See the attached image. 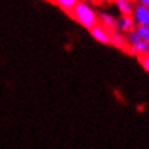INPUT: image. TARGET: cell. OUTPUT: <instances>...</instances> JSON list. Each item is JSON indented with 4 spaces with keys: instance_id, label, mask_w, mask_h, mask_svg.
Wrapping results in <instances>:
<instances>
[{
    "instance_id": "1",
    "label": "cell",
    "mask_w": 149,
    "mask_h": 149,
    "mask_svg": "<svg viewBox=\"0 0 149 149\" xmlns=\"http://www.w3.org/2000/svg\"><path fill=\"white\" fill-rule=\"evenodd\" d=\"M74 20H77L83 28L91 31L93 28H96L99 23V15L96 13L94 7L87 3V1H78L77 6L72 9L71 15H70Z\"/></svg>"
},
{
    "instance_id": "2",
    "label": "cell",
    "mask_w": 149,
    "mask_h": 149,
    "mask_svg": "<svg viewBox=\"0 0 149 149\" xmlns=\"http://www.w3.org/2000/svg\"><path fill=\"white\" fill-rule=\"evenodd\" d=\"M132 17H133L136 26H149V7L141 4L139 1L135 3Z\"/></svg>"
},
{
    "instance_id": "3",
    "label": "cell",
    "mask_w": 149,
    "mask_h": 149,
    "mask_svg": "<svg viewBox=\"0 0 149 149\" xmlns=\"http://www.w3.org/2000/svg\"><path fill=\"white\" fill-rule=\"evenodd\" d=\"M90 33L100 44H104V45L106 44H111V32L109 29H106L104 26H101V25H97L96 28H93L90 31Z\"/></svg>"
},
{
    "instance_id": "4",
    "label": "cell",
    "mask_w": 149,
    "mask_h": 149,
    "mask_svg": "<svg viewBox=\"0 0 149 149\" xmlns=\"http://www.w3.org/2000/svg\"><path fill=\"white\" fill-rule=\"evenodd\" d=\"M99 20H100V25L104 26L106 29H109L110 32L119 31V29H117V19H116L111 13H109V12H100Z\"/></svg>"
},
{
    "instance_id": "5",
    "label": "cell",
    "mask_w": 149,
    "mask_h": 149,
    "mask_svg": "<svg viewBox=\"0 0 149 149\" xmlns=\"http://www.w3.org/2000/svg\"><path fill=\"white\" fill-rule=\"evenodd\" d=\"M136 23H135V20H133V17L132 16H120L119 19H117V29H119V32H122V33H129V32H132V31H135V26Z\"/></svg>"
},
{
    "instance_id": "6",
    "label": "cell",
    "mask_w": 149,
    "mask_h": 149,
    "mask_svg": "<svg viewBox=\"0 0 149 149\" xmlns=\"http://www.w3.org/2000/svg\"><path fill=\"white\" fill-rule=\"evenodd\" d=\"M114 4H116V7H117V10L120 12L122 16H132V13H133V6H135V4H132V3L127 1V0H116Z\"/></svg>"
},
{
    "instance_id": "7",
    "label": "cell",
    "mask_w": 149,
    "mask_h": 149,
    "mask_svg": "<svg viewBox=\"0 0 149 149\" xmlns=\"http://www.w3.org/2000/svg\"><path fill=\"white\" fill-rule=\"evenodd\" d=\"M111 45H114L116 48L125 49V48L127 47V39H126V36H125L122 32H119V31L111 32Z\"/></svg>"
},
{
    "instance_id": "8",
    "label": "cell",
    "mask_w": 149,
    "mask_h": 149,
    "mask_svg": "<svg viewBox=\"0 0 149 149\" xmlns=\"http://www.w3.org/2000/svg\"><path fill=\"white\" fill-rule=\"evenodd\" d=\"M77 3H78V1H75V0H56V1H55V4H56L61 10L67 12L68 15H71V12H72V9L77 6Z\"/></svg>"
},
{
    "instance_id": "9",
    "label": "cell",
    "mask_w": 149,
    "mask_h": 149,
    "mask_svg": "<svg viewBox=\"0 0 149 149\" xmlns=\"http://www.w3.org/2000/svg\"><path fill=\"white\" fill-rule=\"evenodd\" d=\"M149 49V44L146 42H143V41H141V42H138V44H135L133 47H130V52L132 54H146V51Z\"/></svg>"
},
{
    "instance_id": "10",
    "label": "cell",
    "mask_w": 149,
    "mask_h": 149,
    "mask_svg": "<svg viewBox=\"0 0 149 149\" xmlns=\"http://www.w3.org/2000/svg\"><path fill=\"white\" fill-rule=\"evenodd\" d=\"M126 39H127V45H130V47H133L135 44H138V42L142 41L141 36H139V33L136 32V29L132 31V32H129V33L126 35Z\"/></svg>"
},
{
    "instance_id": "11",
    "label": "cell",
    "mask_w": 149,
    "mask_h": 149,
    "mask_svg": "<svg viewBox=\"0 0 149 149\" xmlns=\"http://www.w3.org/2000/svg\"><path fill=\"white\" fill-rule=\"evenodd\" d=\"M135 29H136V32L139 33L141 39H142L143 42L149 44V26H136Z\"/></svg>"
},
{
    "instance_id": "12",
    "label": "cell",
    "mask_w": 149,
    "mask_h": 149,
    "mask_svg": "<svg viewBox=\"0 0 149 149\" xmlns=\"http://www.w3.org/2000/svg\"><path fill=\"white\" fill-rule=\"evenodd\" d=\"M141 64H142V67L146 70L149 72V58L146 55H143V56H141Z\"/></svg>"
},
{
    "instance_id": "13",
    "label": "cell",
    "mask_w": 149,
    "mask_h": 149,
    "mask_svg": "<svg viewBox=\"0 0 149 149\" xmlns=\"http://www.w3.org/2000/svg\"><path fill=\"white\" fill-rule=\"evenodd\" d=\"M139 3H141V4H143V6H146V7H149V0H141Z\"/></svg>"
},
{
    "instance_id": "14",
    "label": "cell",
    "mask_w": 149,
    "mask_h": 149,
    "mask_svg": "<svg viewBox=\"0 0 149 149\" xmlns=\"http://www.w3.org/2000/svg\"><path fill=\"white\" fill-rule=\"evenodd\" d=\"M145 55H146V56H148V58H149V49L146 51V54H145Z\"/></svg>"
}]
</instances>
